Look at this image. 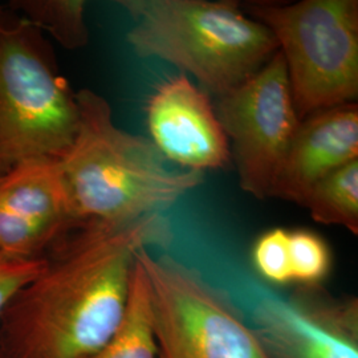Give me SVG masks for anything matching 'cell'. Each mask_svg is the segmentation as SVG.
<instances>
[{
  "instance_id": "6da1fadb",
  "label": "cell",
  "mask_w": 358,
  "mask_h": 358,
  "mask_svg": "<svg viewBox=\"0 0 358 358\" xmlns=\"http://www.w3.org/2000/svg\"><path fill=\"white\" fill-rule=\"evenodd\" d=\"M170 239L162 214L121 226L78 224L1 313L0 349L16 358L90 357L124 316L137 254Z\"/></svg>"
},
{
  "instance_id": "7a4b0ae2",
  "label": "cell",
  "mask_w": 358,
  "mask_h": 358,
  "mask_svg": "<svg viewBox=\"0 0 358 358\" xmlns=\"http://www.w3.org/2000/svg\"><path fill=\"white\" fill-rule=\"evenodd\" d=\"M78 127L59 164L77 223L121 226L161 214L203 182L170 169L150 140L118 128L109 101L77 92Z\"/></svg>"
},
{
  "instance_id": "3957f363",
  "label": "cell",
  "mask_w": 358,
  "mask_h": 358,
  "mask_svg": "<svg viewBox=\"0 0 358 358\" xmlns=\"http://www.w3.org/2000/svg\"><path fill=\"white\" fill-rule=\"evenodd\" d=\"M131 17L127 40L223 96L256 75L278 52L268 28L229 0H121Z\"/></svg>"
},
{
  "instance_id": "277c9868",
  "label": "cell",
  "mask_w": 358,
  "mask_h": 358,
  "mask_svg": "<svg viewBox=\"0 0 358 358\" xmlns=\"http://www.w3.org/2000/svg\"><path fill=\"white\" fill-rule=\"evenodd\" d=\"M78 127L77 92L35 27L0 16V176L31 159H59Z\"/></svg>"
},
{
  "instance_id": "5b68a950",
  "label": "cell",
  "mask_w": 358,
  "mask_h": 358,
  "mask_svg": "<svg viewBox=\"0 0 358 358\" xmlns=\"http://www.w3.org/2000/svg\"><path fill=\"white\" fill-rule=\"evenodd\" d=\"M247 11L278 44L301 121L357 100V0L259 1Z\"/></svg>"
},
{
  "instance_id": "8992f818",
  "label": "cell",
  "mask_w": 358,
  "mask_h": 358,
  "mask_svg": "<svg viewBox=\"0 0 358 358\" xmlns=\"http://www.w3.org/2000/svg\"><path fill=\"white\" fill-rule=\"evenodd\" d=\"M150 284L158 358H271L255 329L192 269L138 252Z\"/></svg>"
},
{
  "instance_id": "52a82bcc",
  "label": "cell",
  "mask_w": 358,
  "mask_h": 358,
  "mask_svg": "<svg viewBox=\"0 0 358 358\" xmlns=\"http://www.w3.org/2000/svg\"><path fill=\"white\" fill-rule=\"evenodd\" d=\"M219 122L230 142L231 159L242 190L257 199L273 198L285 157L301 122L282 53L256 75L219 96Z\"/></svg>"
},
{
  "instance_id": "ba28073f",
  "label": "cell",
  "mask_w": 358,
  "mask_h": 358,
  "mask_svg": "<svg viewBox=\"0 0 358 358\" xmlns=\"http://www.w3.org/2000/svg\"><path fill=\"white\" fill-rule=\"evenodd\" d=\"M76 226L59 159H31L0 176V255L41 259Z\"/></svg>"
},
{
  "instance_id": "9c48e42d",
  "label": "cell",
  "mask_w": 358,
  "mask_h": 358,
  "mask_svg": "<svg viewBox=\"0 0 358 358\" xmlns=\"http://www.w3.org/2000/svg\"><path fill=\"white\" fill-rule=\"evenodd\" d=\"M255 331L271 358H358L356 299L334 300L317 288L291 299L264 296Z\"/></svg>"
},
{
  "instance_id": "30bf717a",
  "label": "cell",
  "mask_w": 358,
  "mask_h": 358,
  "mask_svg": "<svg viewBox=\"0 0 358 358\" xmlns=\"http://www.w3.org/2000/svg\"><path fill=\"white\" fill-rule=\"evenodd\" d=\"M152 143L167 162L202 173L230 166V142L210 94L179 73L161 83L145 106Z\"/></svg>"
},
{
  "instance_id": "8fae6325",
  "label": "cell",
  "mask_w": 358,
  "mask_h": 358,
  "mask_svg": "<svg viewBox=\"0 0 358 358\" xmlns=\"http://www.w3.org/2000/svg\"><path fill=\"white\" fill-rule=\"evenodd\" d=\"M358 159V105L345 103L306 117L294 134L273 198L300 206L312 187Z\"/></svg>"
},
{
  "instance_id": "7c38bea8",
  "label": "cell",
  "mask_w": 358,
  "mask_h": 358,
  "mask_svg": "<svg viewBox=\"0 0 358 358\" xmlns=\"http://www.w3.org/2000/svg\"><path fill=\"white\" fill-rule=\"evenodd\" d=\"M87 358H158L150 284L137 256L124 316L106 343Z\"/></svg>"
},
{
  "instance_id": "4fadbf2b",
  "label": "cell",
  "mask_w": 358,
  "mask_h": 358,
  "mask_svg": "<svg viewBox=\"0 0 358 358\" xmlns=\"http://www.w3.org/2000/svg\"><path fill=\"white\" fill-rule=\"evenodd\" d=\"M10 8L65 50H81L90 43L87 3L83 0H13Z\"/></svg>"
},
{
  "instance_id": "5bb4252c",
  "label": "cell",
  "mask_w": 358,
  "mask_h": 358,
  "mask_svg": "<svg viewBox=\"0 0 358 358\" xmlns=\"http://www.w3.org/2000/svg\"><path fill=\"white\" fill-rule=\"evenodd\" d=\"M301 207L320 224L343 226L358 234V159L319 180Z\"/></svg>"
},
{
  "instance_id": "9a60e30c",
  "label": "cell",
  "mask_w": 358,
  "mask_h": 358,
  "mask_svg": "<svg viewBox=\"0 0 358 358\" xmlns=\"http://www.w3.org/2000/svg\"><path fill=\"white\" fill-rule=\"evenodd\" d=\"M289 259L292 282L303 288H317L332 268L329 245L313 231H289Z\"/></svg>"
},
{
  "instance_id": "2e32d148",
  "label": "cell",
  "mask_w": 358,
  "mask_h": 358,
  "mask_svg": "<svg viewBox=\"0 0 358 358\" xmlns=\"http://www.w3.org/2000/svg\"><path fill=\"white\" fill-rule=\"evenodd\" d=\"M252 259L257 272L269 282H292L289 259V231L272 229L256 241Z\"/></svg>"
},
{
  "instance_id": "e0dca14e",
  "label": "cell",
  "mask_w": 358,
  "mask_h": 358,
  "mask_svg": "<svg viewBox=\"0 0 358 358\" xmlns=\"http://www.w3.org/2000/svg\"><path fill=\"white\" fill-rule=\"evenodd\" d=\"M41 259H13L0 255V316L15 294L36 276L43 267Z\"/></svg>"
},
{
  "instance_id": "ac0fdd59",
  "label": "cell",
  "mask_w": 358,
  "mask_h": 358,
  "mask_svg": "<svg viewBox=\"0 0 358 358\" xmlns=\"http://www.w3.org/2000/svg\"><path fill=\"white\" fill-rule=\"evenodd\" d=\"M0 358H16L11 356L10 353H7V352H4L3 349H0Z\"/></svg>"
},
{
  "instance_id": "d6986e66",
  "label": "cell",
  "mask_w": 358,
  "mask_h": 358,
  "mask_svg": "<svg viewBox=\"0 0 358 358\" xmlns=\"http://www.w3.org/2000/svg\"><path fill=\"white\" fill-rule=\"evenodd\" d=\"M0 16H1V7H0Z\"/></svg>"
}]
</instances>
